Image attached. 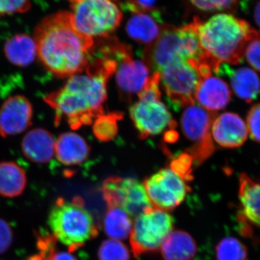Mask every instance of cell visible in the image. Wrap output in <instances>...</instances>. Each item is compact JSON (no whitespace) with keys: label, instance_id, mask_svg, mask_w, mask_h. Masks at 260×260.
<instances>
[{"label":"cell","instance_id":"cell-20","mask_svg":"<svg viewBox=\"0 0 260 260\" xmlns=\"http://www.w3.org/2000/svg\"><path fill=\"white\" fill-rule=\"evenodd\" d=\"M198 251L196 242L190 234L172 231L161 246L164 260H191Z\"/></svg>","mask_w":260,"mask_h":260},{"label":"cell","instance_id":"cell-34","mask_svg":"<svg viewBox=\"0 0 260 260\" xmlns=\"http://www.w3.org/2000/svg\"><path fill=\"white\" fill-rule=\"evenodd\" d=\"M13 241V233L10 224L0 218V254L10 249Z\"/></svg>","mask_w":260,"mask_h":260},{"label":"cell","instance_id":"cell-12","mask_svg":"<svg viewBox=\"0 0 260 260\" xmlns=\"http://www.w3.org/2000/svg\"><path fill=\"white\" fill-rule=\"evenodd\" d=\"M102 192L107 207H119L133 218L153 208L144 185L132 178H108L103 184Z\"/></svg>","mask_w":260,"mask_h":260},{"label":"cell","instance_id":"cell-33","mask_svg":"<svg viewBox=\"0 0 260 260\" xmlns=\"http://www.w3.org/2000/svg\"><path fill=\"white\" fill-rule=\"evenodd\" d=\"M244 57L253 69L260 72V39L253 40L246 48Z\"/></svg>","mask_w":260,"mask_h":260},{"label":"cell","instance_id":"cell-36","mask_svg":"<svg viewBox=\"0 0 260 260\" xmlns=\"http://www.w3.org/2000/svg\"><path fill=\"white\" fill-rule=\"evenodd\" d=\"M49 260H78L71 252H66V251H59V252H54L53 251L49 256Z\"/></svg>","mask_w":260,"mask_h":260},{"label":"cell","instance_id":"cell-29","mask_svg":"<svg viewBox=\"0 0 260 260\" xmlns=\"http://www.w3.org/2000/svg\"><path fill=\"white\" fill-rule=\"evenodd\" d=\"M191 5L203 11H223L235 8L240 0H189Z\"/></svg>","mask_w":260,"mask_h":260},{"label":"cell","instance_id":"cell-23","mask_svg":"<svg viewBox=\"0 0 260 260\" xmlns=\"http://www.w3.org/2000/svg\"><path fill=\"white\" fill-rule=\"evenodd\" d=\"M5 53L12 64L23 68L31 64L37 57V44L26 34H18L6 42Z\"/></svg>","mask_w":260,"mask_h":260},{"label":"cell","instance_id":"cell-15","mask_svg":"<svg viewBox=\"0 0 260 260\" xmlns=\"http://www.w3.org/2000/svg\"><path fill=\"white\" fill-rule=\"evenodd\" d=\"M248 135L246 123L234 113H224L216 116L212 124V138L223 148L241 146L247 139Z\"/></svg>","mask_w":260,"mask_h":260},{"label":"cell","instance_id":"cell-31","mask_svg":"<svg viewBox=\"0 0 260 260\" xmlns=\"http://www.w3.org/2000/svg\"><path fill=\"white\" fill-rule=\"evenodd\" d=\"M246 125L252 139L260 143V104L251 108L248 114Z\"/></svg>","mask_w":260,"mask_h":260},{"label":"cell","instance_id":"cell-27","mask_svg":"<svg viewBox=\"0 0 260 260\" xmlns=\"http://www.w3.org/2000/svg\"><path fill=\"white\" fill-rule=\"evenodd\" d=\"M216 257L218 260H246L247 249L239 239L226 237L217 246Z\"/></svg>","mask_w":260,"mask_h":260},{"label":"cell","instance_id":"cell-16","mask_svg":"<svg viewBox=\"0 0 260 260\" xmlns=\"http://www.w3.org/2000/svg\"><path fill=\"white\" fill-rule=\"evenodd\" d=\"M231 93L225 82L211 74L201 78L195 92L194 101L206 110L215 112L226 107L230 102Z\"/></svg>","mask_w":260,"mask_h":260},{"label":"cell","instance_id":"cell-3","mask_svg":"<svg viewBox=\"0 0 260 260\" xmlns=\"http://www.w3.org/2000/svg\"><path fill=\"white\" fill-rule=\"evenodd\" d=\"M198 31L200 45L215 73L223 63L239 62L248 45L259 38L250 24L229 13H219L205 22L199 19Z\"/></svg>","mask_w":260,"mask_h":260},{"label":"cell","instance_id":"cell-8","mask_svg":"<svg viewBox=\"0 0 260 260\" xmlns=\"http://www.w3.org/2000/svg\"><path fill=\"white\" fill-rule=\"evenodd\" d=\"M174 228V220L167 211L152 208L140 214L130 234L132 251L136 258L161 248Z\"/></svg>","mask_w":260,"mask_h":260},{"label":"cell","instance_id":"cell-5","mask_svg":"<svg viewBox=\"0 0 260 260\" xmlns=\"http://www.w3.org/2000/svg\"><path fill=\"white\" fill-rule=\"evenodd\" d=\"M48 224L54 237L68 246L70 252H74L99 234L95 220L80 198L70 202L58 200L49 212Z\"/></svg>","mask_w":260,"mask_h":260},{"label":"cell","instance_id":"cell-30","mask_svg":"<svg viewBox=\"0 0 260 260\" xmlns=\"http://www.w3.org/2000/svg\"><path fill=\"white\" fill-rule=\"evenodd\" d=\"M193 161L192 157L189 153H184L173 160L171 169L179 174L184 180L189 181L191 179V167Z\"/></svg>","mask_w":260,"mask_h":260},{"label":"cell","instance_id":"cell-7","mask_svg":"<svg viewBox=\"0 0 260 260\" xmlns=\"http://www.w3.org/2000/svg\"><path fill=\"white\" fill-rule=\"evenodd\" d=\"M71 8L75 29L93 39L109 37L122 20V12L114 0H76Z\"/></svg>","mask_w":260,"mask_h":260},{"label":"cell","instance_id":"cell-6","mask_svg":"<svg viewBox=\"0 0 260 260\" xmlns=\"http://www.w3.org/2000/svg\"><path fill=\"white\" fill-rule=\"evenodd\" d=\"M160 73L154 72L138 94L139 101L130 108V116L141 139L159 135L168 126H176L172 114L160 101Z\"/></svg>","mask_w":260,"mask_h":260},{"label":"cell","instance_id":"cell-1","mask_svg":"<svg viewBox=\"0 0 260 260\" xmlns=\"http://www.w3.org/2000/svg\"><path fill=\"white\" fill-rule=\"evenodd\" d=\"M37 56L58 78H70L86 69L94 39L75 29L70 12H58L42 20L36 28Z\"/></svg>","mask_w":260,"mask_h":260},{"label":"cell","instance_id":"cell-19","mask_svg":"<svg viewBox=\"0 0 260 260\" xmlns=\"http://www.w3.org/2000/svg\"><path fill=\"white\" fill-rule=\"evenodd\" d=\"M164 27L148 12L139 10L128 20L126 29L133 40L148 47L158 39Z\"/></svg>","mask_w":260,"mask_h":260},{"label":"cell","instance_id":"cell-21","mask_svg":"<svg viewBox=\"0 0 260 260\" xmlns=\"http://www.w3.org/2000/svg\"><path fill=\"white\" fill-rule=\"evenodd\" d=\"M239 200L244 216L260 225V181L243 174L239 178Z\"/></svg>","mask_w":260,"mask_h":260},{"label":"cell","instance_id":"cell-14","mask_svg":"<svg viewBox=\"0 0 260 260\" xmlns=\"http://www.w3.org/2000/svg\"><path fill=\"white\" fill-rule=\"evenodd\" d=\"M32 117V105L26 98H9L0 108V135L6 138L23 133L31 124Z\"/></svg>","mask_w":260,"mask_h":260},{"label":"cell","instance_id":"cell-37","mask_svg":"<svg viewBox=\"0 0 260 260\" xmlns=\"http://www.w3.org/2000/svg\"><path fill=\"white\" fill-rule=\"evenodd\" d=\"M254 20L260 28V0L256 3L254 11Z\"/></svg>","mask_w":260,"mask_h":260},{"label":"cell","instance_id":"cell-35","mask_svg":"<svg viewBox=\"0 0 260 260\" xmlns=\"http://www.w3.org/2000/svg\"><path fill=\"white\" fill-rule=\"evenodd\" d=\"M133 10L135 11L150 10L155 3V0H133Z\"/></svg>","mask_w":260,"mask_h":260},{"label":"cell","instance_id":"cell-28","mask_svg":"<svg viewBox=\"0 0 260 260\" xmlns=\"http://www.w3.org/2000/svg\"><path fill=\"white\" fill-rule=\"evenodd\" d=\"M128 248L121 241L107 239L102 242L99 250V260H129Z\"/></svg>","mask_w":260,"mask_h":260},{"label":"cell","instance_id":"cell-22","mask_svg":"<svg viewBox=\"0 0 260 260\" xmlns=\"http://www.w3.org/2000/svg\"><path fill=\"white\" fill-rule=\"evenodd\" d=\"M26 185V174L18 164L0 162V196L17 198L23 194Z\"/></svg>","mask_w":260,"mask_h":260},{"label":"cell","instance_id":"cell-18","mask_svg":"<svg viewBox=\"0 0 260 260\" xmlns=\"http://www.w3.org/2000/svg\"><path fill=\"white\" fill-rule=\"evenodd\" d=\"M90 147L81 136L73 133H63L56 140L55 155L66 166H75L87 160Z\"/></svg>","mask_w":260,"mask_h":260},{"label":"cell","instance_id":"cell-24","mask_svg":"<svg viewBox=\"0 0 260 260\" xmlns=\"http://www.w3.org/2000/svg\"><path fill=\"white\" fill-rule=\"evenodd\" d=\"M133 218L119 207L108 206L104 220V232L108 237L116 240H124L131 234Z\"/></svg>","mask_w":260,"mask_h":260},{"label":"cell","instance_id":"cell-17","mask_svg":"<svg viewBox=\"0 0 260 260\" xmlns=\"http://www.w3.org/2000/svg\"><path fill=\"white\" fill-rule=\"evenodd\" d=\"M56 140L47 130L37 128L29 131L22 141V151L25 158L37 164L50 161L55 155Z\"/></svg>","mask_w":260,"mask_h":260},{"label":"cell","instance_id":"cell-2","mask_svg":"<svg viewBox=\"0 0 260 260\" xmlns=\"http://www.w3.org/2000/svg\"><path fill=\"white\" fill-rule=\"evenodd\" d=\"M109 79L102 73L86 71V75L70 77L63 88L49 94L45 101L55 110L56 124L64 119L72 129H78L104 114Z\"/></svg>","mask_w":260,"mask_h":260},{"label":"cell","instance_id":"cell-10","mask_svg":"<svg viewBox=\"0 0 260 260\" xmlns=\"http://www.w3.org/2000/svg\"><path fill=\"white\" fill-rule=\"evenodd\" d=\"M159 73L166 93L174 106L186 107L194 104L195 92L201 80L198 63L177 61Z\"/></svg>","mask_w":260,"mask_h":260},{"label":"cell","instance_id":"cell-25","mask_svg":"<svg viewBox=\"0 0 260 260\" xmlns=\"http://www.w3.org/2000/svg\"><path fill=\"white\" fill-rule=\"evenodd\" d=\"M232 87L239 99L251 102L259 93L260 80L255 70L249 68H239L232 76Z\"/></svg>","mask_w":260,"mask_h":260},{"label":"cell","instance_id":"cell-26","mask_svg":"<svg viewBox=\"0 0 260 260\" xmlns=\"http://www.w3.org/2000/svg\"><path fill=\"white\" fill-rule=\"evenodd\" d=\"M120 112L102 114L95 119L93 126L94 135L98 139L107 142L116 138L118 133V121L122 118Z\"/></svg>","mask_w":260,"mask_h":260},{"label":"cell","instance_id":"cell-4","mask_svg":"<svg viewBox=\"0 0 260 260\" xmlns=\"http://www.w3.org/2000/svg\"><path fill=\"white\" fill-rule=\"evenodd\" d=\"M198 20L194 18L179 28L164 25L158 39L145 49L144 61L149 68L160 73L168 65L186 60L211 67L200 45Z\"/></svg>","mask_w":260,"mask_h":260},{"label":"cell","instance_id":"cell-32","mask_svg":"<svg viewBox=\"0 0 260 260\" xmlns=\"http://www.w3.org/2000/svg\"><path fill=\"white\" fill-rule=\"evenodd\" d=\"M30 6V0H0V15L23 13Z\"/></svg>","mask_w":260,"mask_h":260},{"label":"cell","instance_id":"cell-9","mask_svg":"<svg viewBox=\"0 0 260 260\" xmlns=\"http://www.w3.org/2000/svg\"><path fill=\"white\" fill-rule=\"evenodd\" d=\"M104 49L116 61V85L121 97L131 100L144 89L150 77V68L145 61L133 59L130 48L118 41H113Z\"/></svg>","mask_w":260,"mask_h":260},{"label":"cell","instance_id":"cell-38","mask_svg":"<svg viewBox=\"0 0 260 260\" xmlns=\"http://www.w3.org/2000/svg\"><path fill=\"white\" fill-rule=\"evenodd\" d=\"M0 260H2V259H0Z\"/></svg>","mask_w":260,"mask_h":260},{"label":"cell","instance_id":"cell-13","mask_svg":"<svg viewBox=\"0 0 260 260\" xmlns=\"http://www.w3.org/2000/svg\"><path fill=\"white\" fill-rule=\"evenodd\" d=\"M186 181L173 169L167 168L145 179L143 185L152 206L167 212L181 205L190 191Z\"/></svg>","mask_w":260,"mask_h":260},{"label":"cell","instance_id":"cell-11","mask_svg":"<svg viewBox=\"0 0 260 260\" xmlns=\"http://www.w3.org/2000/svg\"><path fill=\"white\" fill-rule=\"evenodd\" d=\"M216 117L215 112L195 104L186 107L181 119V129L188 140L194 143L189 155L194 161L202 162L213 153L211 127Z\"/></svg>","mask_w":260,"mask_h":260}]
</instances>
